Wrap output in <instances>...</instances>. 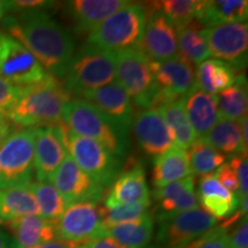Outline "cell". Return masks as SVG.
Returning <instances> with one entry per match:
<instances>
[{
	"mask_svg": "<svg viewBox=\"0 0 248 248\" xmlns=\"http://www.w3.org/2000/svg\"><path fill=\"white\" fill-rule=\"evenodd\" d=\"M2 18V28L20 42L49 75L63 78L75 44L69 32L45 9L14 12Z\"/></svg>",
	"mask_w": 248,
	"mask_h": 248,
	"instance_id": "6da1fadb",
	"label": "cell"
},
{
	"mask_svg": "<svg viewBox=\"0 0 248 248\" xmlns=\"http://www.w3.org/2000/svg\"><path fill=\"white\" fill-rule=\"evenodd\" d=\"M69 100L70 94L63 84L49 75L43 82L24 86L20 99L6 117L26 129L54 126L61 122L62 109Z\"/></svg>",
	"mask_w": 248,
	"mask_h": 248,
	"instance_id": "7a4b0ae2",
	"label": "cell"
},
{
	"mask_svg": "<svg viewBox=\"0 0 248 248\" xmlns=\"http://www.w3.org/2000/svg\"><path fill=\"white\" fill-rule=\"evenodd\" d=\"M61 121L74 133L99 142L115 157L124 154L125 133L90 102L83 99L69 100L62 109Z\"/></svg>",
	"mask_w": 248,
	"mask_h": 248,
	"instance_id": "3957f363",
	"label": "cell"
},
{
	"mask_svg": "<svg viewBox=\"0 0 248 248\" xmlns=\"http://www.w3.org/2000/svg\"><path fill=\"white\" fill-rule=\"evenodd\" d=\"M116 53L88 45L71 58L64 78L68 93L80 95L114 82Z\"/></svg>",
	"mask_w": 248,
	"mask_h": 248,
	"instance_id": "277c9868",
	"label": "cell"
},
{
	"mask_svg": "<svg viewBox=\"0 0 248 248\" xmlns=\"http://www.w3.org/2000/svg\"><path fill=\"white\" fill-rule=\"evenodd\" d=\"M54 126L71 159L93 182L101 187L114 183L120 172V161L114 155L99 142L74 133L62 121Z\"/></svg>",
	"mask_w": 248,
	"mask_h": 248,
	"instance_id": "5b68a950",
	"label": "cell"
},
{
	"mask_svg": "<svg viewBox=\"0 0 248 248\" xmlns=\"http://www.w3.org/2000/svg\"><path fill=\"white\" fill-rule=\"evenodd\" d=\"M146 18L145 6L131 2L93 30L88 36V45L114 53L138 47Z\"/></svg>",
	"mask_w": 248,
	"mask_h": 248,
	"instance_id": "8992f818",
	"label": "cell"
},
{
	"mask_svg": "<svg viewBox=\"0 0 248 248\" xmlns=\"http://www.w3.org/2000/svg\"><path fill=\"white\" fill-rule=\"evenodd\" d=\"M115 78L136 106L145 109L157 106L160 92L151 60L138 47L117 52Z\"/></svg>",
	"mask_w": 248,
	"mask_h": 248,
	"instance_id": "52a82bcc",
	"label": "cell"
},
{
	"mask_svg": "<svg viewBox=\"0 0 248 248\" xmlns=\"http://www.w3.org/2000/svg\"><path fill=\"white\" fill-rule=\"evenodd\" d=\"M36 129L14 131L0 147V190L29 185L33 175Z\"/></svg>",
	"mask_w": 248,
	"mask_h": 248,
	"instance_id": "ba28073f",
	"label": "cell"
},
{
	"mask_svg": "<svg viewBox=\"0 0 248 248\" xmlns=\"http://www.w3.org/2000/svg\"><path fill=\"white\" fill-rule=\"evenodd\" d=\"M49 74L24 46L0 29V77L18 86L43 82Z\"/></svg>",
	"mask_w": 248,
	"mask_h": 248,
	"instance_id": "9c48e42d",
	"label": "cell"
},
{
	"mask_svg": "<svg viewBox=\"0 0 248 248\" xmlns=\"http://www.w3.org/2000/svg\"><path fill=\"white\" fill-rule=\"evenodd\" d=\"M55 229L59 240L77 246L104 235L101 207L93 201L69 204L55 223Z\"/></svg>",
	"mask_w": 248,
	"mask_h": 248,
	"instance_id": "30bf717a",
	"label": "cell"
},
{
	"mask_svg": "<svg viewBox=\"0 0 248 248\" xmlns=\"http://www.w3.org/2000/svg\"><path fill=\"white\" fill-rule=\"evenodd\" d=\"M216 219L202 208L175 215L159 222L154 248H185L214 228Z\"/></svg>",
	"mask_w": 248,
	"mask_h": 248,
	"instance_id": "8fae6325",
	"label": "cell"
},
{
	"mask_svg": "<svg viewBox=\"0 0 248 248\" xmlns=\"http://www.w3.org/2000/svg\"><path fill=\"white\" fill-rule=\"evenodd\" d=\"M209 53L233 69H244L247 63L248 26L246 22L203 28Z\"/></svg>",
	"mask_w": 248,
	"mask_h": 248,
	"instance_id": "7c38bea8",
	"label": "cell"
},
{
	"mask_svg": "<svg viewBox=\"0 0 248 248\" xmlns=\"http://www.w3.org/2000/svg\"><path fill=\"white\" fill-rule=\"evenodd\" d=\"M147 18L138 48L151 61H166L178 57L176 29L152 4L146 9Z\"/></svg>",
	"mask_w": 248,
	"mask_h": 248,
	"instance_id": "4fadbf2b",
	"label": "cell"
},
{
	"mask_svg": "<svg viewBox=\"0 0 248 248\" xmlns=\"http://www.w3.org/2000/svg\"><path fill=\"white\" fill-rule=\"evenodd\" d=\"M51 184L63 198L67 207L83 201L98 202L104 191V187L93 182L68 153L52 177Z\"/></svg>",
	"mask_w": 248,
	"mask_h": 248,
	"instance_id": "5bb4252c",
	"label": "cell"
},
{
	"mask_svg": "<svg viewBox=\"0 0 248 248\" xmlns=\"http://www.w3.org/2000/svg\"><path fill=\"white\" fill-rule=\"evenodd\" d=\"M151 67L160 92L157 106L183 98L197 85L193 67L179 55L166 61H151Z\"/></svg>",
	"mask_w": 248,
	"mask_h": 248,
	"instance_id": "9a60e30c",
	"label": "cell"
},
{
	"mask_svg": "<svg viewBox=\"0 0 248 248\" xmlns=\"http://www.w3.org/2000/svg\"><path fill=\"white\" fill-rule=\"evenodd\" d=\"M83 100L90 102L117 126L123 133L128 132L133 119L132 101L117 82L83 93Z\"/></svg>",
	"mask_w": 248,
	"mask_h": 248,
	"instance_id": "2e32d148",
	"label": "cell"
},
{
	"mask_svg": "<svg viewBox=\"0 0 248 248\" xmlns=\"http://www.w3.org/2000/svg\"><path fill=\"white\" fill-rule=\"evenodd\" d=\"M132 128L139 146L145 153L160 156L175 146L170 130L157 108H147L132 119Z\"/></svg>",
	"mask_w": 248,
	"mask_h": 248,
	"instance_id": "e0dca14e",
	"label": "cell"
},
{
	"mask_svg": "<svg viewBox=\"0 0 248 248\" xmlns=\"http://www.w3.org/2000/svg\"><path fill=\"white\" fill-rule=\"evenodd\" d=\"M67 155L55 126L36 128L33 171L37 182L51 183V179Z\"/></svg>",
	"mask_w": 248,
	"mask_h": 248,
	"instance_id": "ac0fdd59",
	"label": "cell"
},
{
	"mask_svg": "<svg viewBox=\"0 0 248 248\" xmlns=\"http://www.w3.org/2000/svg\"><path fill=\"white\" fill-rule=\"evenodd\" d=\"M153 197L156 201L155 214L159 222L198 207L193 176H187L160 190H155Z\"/></svg>",
	"mask_w": 248,
	"mask_h": 248,
	"instance_id": "d6986e66",
	"label": "cell"
},
{
	"mask_svg": "<svg viewBox=\"0 0 248 248\" xmlns=\"http://www.w3.org/2000/svg\"><path fill=\"white\" fill-rule=\"evenodd\" d=\"M131 4L126 0H75L67 2L77 33H90L95 30L108 17Z\"/></svg>",
	"mask_w": 248,
	"mask_h": 248,
	"instance_id": "ffe728a7",
	"label": "cell"
},
{
	"mask_svg": "<svg viewBox=\"0 0 248 248\" xmlns=\"http://www.w3.org/2000/svg\"><path fill=\"white\" fill-rule=\"evenodd\" d=\"M151 203V192L144 169L136 166L116 178L105 199L104 207Z\"/></svg>",
	"mask_w": 248,
	"mask_h": 248,
	"instance_id": "44dd1931",
	"label": "cell"
},
{
	"mask_svg": "<svg viewBox=\"0 0 248 248\" xmlns=\"http://www.w3.org/2000/svg\"><path fill=\"white\" fill-rule=\"evenodd\" d=\"M203 210L213 218H230L238 212L240 200L238 194L232 193L219 184L214 173L201 176L197 193Z\"/></svg>",
	"mask_w": 248,
	"mask_h": 248,
	"instance_id": "7402d4cb",
	"label": "cell"
},
{
	"mask_svg": "<svg viewBox=\"0 0 248 248\" xmlns=\"http://www.w3.org/2000/svg\"><path fill=\"white\" fill-rule=\"evenodd\" d=\"M247 17V0H203L198 1L195 12V21L204 29L228 23L246 22Z\"/></svg>",
	"mask_w": 248,
	"mask_h": 248,
	"instance_id": "603a6c76",
	"label": "cell"
},
{
	"mask_svg": "<svg viewBox=\"0 0 248 248\" xmlns=\"http://www.w3.org/2000/svg\"><path fill=\"white\" fill-rule=\"evenodd\" d=\"M183 104L188 122L198 138L203 137L221 120L216 95L203 92L197 85L183 97Z\"/></svg>",
	"mask_w": 248,
	"mask_h": 248,
	"instance_id": "cb8c5ba5",
	"label": "cell"
},
{
	"mask_svg": "<svg viewBox=\"0 0 248 248\" xmlns=\"http://www.w3.org/2000/svg\"><path fill=\"white\" fill-rule=\"evenodd\" d=\"M11 231L14 248H36L58 239L55 223L40 216H28L6 223Z\"/></svg>",
	"mask_w": 248,
	"mask_h": 248,
	"instance_id": "d4e9b609",
	"label": "cell"
},
{
	"mask_svg": "<svg viewBox=\"0 0 248 248\" xmlns=\"http://www.w3.org/2000/svg\"><path fill=\"white\" fill-rule=\"evenodd\" d=\"M187 176H191V168L186 150L175 145L166 153L155 157L153 167V185L155 190H160Z\"/></svg>",
	"mask_w": 248,
	"mask_h": 248,
	"instance_id": "484cf974",
	"label": "cell"
},
{
	"mask_svg": "<svg viewBox=\"0 0 248 248\" xmlns=\"http://www.w3.org/2000/svg\"><path fill=\"white\" fill-rule=\"evenodd\" d=\"M28 216H39L38 204L29 185L0 190V223H9Z\"/></svg>",
	"mask_w": 248,
	"mask_h": 248,
	"instance_id": "4316f807",
	"label": "cell"
},
{
	"mask_svg": "<svg viewBox=\"0 0 248 248\" xmlns=\"http://www.w3.org/2000/svg\"><path fill=\"white\" fill-rule=\"evenodd\" d=\"M200 139L224 155L233 156L241 153L247 156V148L245 147L243 139V119L239 121L219 120Z\"/></svg>",
	"mask_w": 248,
	"mask_h": 248,
	"instance_id": "83f0119b",
	"label": "cell"
},
{
	"mask_svg": "<svg viewBox=\"0 0 248 248\" xmlns=\"http://www.w3.org/2000/svg\"><path fill=\"white\" fill-rule=\"evenodd\" d=\"M154 222L151 214L135 221L104 226V235L128 248H145L153 237Z\"/></svg>",
	"mask_w": 248,
	"mask_h": 248,
	"instance_id": "f1b7e54d",
	"label": "cell"
},
{
	"mask_svg": "<svg viewBox=\"0 0 248 248\" xmlns=\"http://www.w3.org/2000/svg\"><path fill=\"white\" fill-rule=\"evenodd\" d=\"M195 84L203 92L216 95L233 85L235 70L230 64L216 59H208L198 64Z\"/></svg>",
	"mask_w": 248,
	"mask_h": 248,
	"instance_id": "f546056e",
	"label": "cell"
},
{
	"mask_svg": "<svg viewBox=\"0 0 248 248\" xmlns=\"http://www.w3.org/2000/svg\"><path fill=\"white\" fill-rule=\"evenodd\" d=\"M157 110L168 125L175 145L183 150H187L198 137L185 114L183 98L164 101L159 105Z\"/></svg>",
	"mask_w": 248,
	"mask_h": 248,
	"instance_id": "4dcf8cb0",
	"label": "cell"
},
{
	"mask_svg": "<svg viewBox=\"0 0 248 248\" xmlns=\"http://www.w3.org/2000/svg\"><path fill=\"white\" fill-rule=\"evenodd\" d=\"M179 57L190 63L200 64L210 57L203 28L197 21L176 29Z\"/></svg>",
	"mask_w": 248,
	"mask_h": 248,
	"instance_id": "1f68e13d",
	"label": "cell"
},
{
	"mask_svg": "<svg viewBox=\"0 0 248 248\" xmlns=\"http://www.w3.org/2000/svg\"><path fill=\"white\" fill-rule=\"evenodd\" d=\"M216 98L217 110L221 120L239 121L247 117V80L243 74L235 77L233 85L216 95Z\"/></svg>",
	"mask_w": 248,
	"mask_h": 248,
	"instance_id": "d6a6232c",
	"label": "cell"
},
{
	"mask_svg": "<svg viewBox=\"0 0 248 248\" xmlns=\"http://www.w3.org/2000/svg\"><path fill=\"white\" fill-rule=\"evenodd\" d=\"M29 188L35 195L39 208V216L46 221L57 223L67 208L63 198L57 188L51 183L46 182L30 183Z\"/></svg>",
	"mask_w": 248,
	"mask_h": 248,
	"instance_id": "836d02e7",
	"label": "cell"
},
{
	"mask_svg": "<svg viewBox=\"0 0 248 248\" xmlns=\"http://www.w3.org/2000/svg\"><path fill=\"white\" fill-rule=\"evenodd\" d=\"M187 150L191 172L197 176L210 175L225 163V155L209 146L200 138H198Z\"/></svg>",
	"mask_w": 248,
	"mask_h": 248,
	"instance_id": "e575fe53",
	"label": "cell"
},
{
	"mask_svg": "<svg viewBox=\"0 0 248 248\" xmlns=\"http://www.w3.org/2000/svg\"><path fill=\"white\" fill-rule=\"evenodd\" d=\"M152 6L163 15L175 28H182L193 22L197 12V0H162L152 2Z\"/></svg>",
	"mask_w": 248,
	"mask_h": 248,
	"instance_id": "d590c367",
	"label": "cell"
},
{
	"mask_svg": "<svg viewBox=\"0 0 248 248\" xmlns=\"http://www.w3.org/2000/svg\"><path fill=\"white\" fill-rule=\"evenodd\" d=\"M151 203L126 204V206L101 207L102 225H114L135 221L150 214Z\"/></svg>",
	"mask_w": 248,
	"mask_h": 248,
	"instance_id": "8d00e7d4",
	"label": "cell"
},
{
	"mask_svg": "<svg viewBox=\"0 0 248 248\" xmlns=\"http://www.w3.org/2000/svg\"><path fill=\"white\" fill-rule=\"evenodd\" d=\"M185 248H230L229 228L214 226Z\"/></svg>",
	"mask_w": 248,
	"mask_h": 248,
	"instance_id": "74e56055",
	"label": "cell"
},
{
	"mask_svg": "<svg viewBox=\"0 0 248 248\" xmlns=\"http://www.w3.org/2000/svg\"><path fill=\"white\" fill-rule=\"evenodd\" d=\"M23 88L24 86L15 85L0 77V116H7L20 99Z\"/></svg>",
	"mask_w": 248,
	"mask_h": 248,
	"instance_id": "f35d334b",
	"label": "cell"
},
{
	"mask_svg": "<svg viewBox=\"0 0 248 248\" xmlns=\"http://www.w3.org/2000/svg\"><path fill=\"white\" fill-rule=\"evenodd\" d=\"M232 168L237 173L238 182H239V190H238V197L240 202L247 198L248 193V162L247 156L240 155V156H232L231 161H229Z\"/></svg>",
	"mask_w": 248,
	"mask_h": 248,
	"instance_id": "ab89813d",
	"label": "cell"
},
{
	"mask_svg": "<svg viewBox=\"0 0 248 248\" xmlns=\"http://www.w3.org/2000/svg\"><path fill=\"white\" fill-rule=\"evenodd\" d=\"M217 181L219 182L223 187H225L226 190H229L232 193L238 194V190H239V182H238L237 173H235L234 169L232 168V166L229 162L223 163L218 169L216 170V172L214 173Z\"/></svg>",
	"mask_w": 248,
	"mask_h": 248,
	"instance_id": "60d3db41",
	"label": "cell"
},
{
	"mask_svg": "<svg viewBox=\"0 0 248 248\" xmlns=\"http://www.w3.org/2000/svg\"><path fill=\"white\" fill-rule=\"evenodd\" d=\"M248 247V223L247 216L241 217L239 224L235 226L234 231L230 235V248Z\"/></svg>",
	"mask_w": 248,
	"mask_h": 248,
	"instance_id": "b9f144b4",
	"label": "cell"
},
{
	"mask_svg": "<svg viewBox=\"0 0 248 248\" xmlns=\"http://www.w3.org/2000/svg\"><path fill=\"white\" fill-rule=\"evenodd\" d=\"M51 6V1H44V0H16V1H11V12L44 9Z\"/></svg>",
	"mask_w": 248,
	"mask_h": 248,
	"instance_id": "7bdbcfd3",
	"label": "cell"
},
{
	"mask_svg": "<svg viewBox=\"0 0 248 248\" xmlns=\"http://www.w3.org/2000/svg\"><path fill=\"white\" fill-rule=\"evenodd\" d=\"M78 248H128L124 247L123 245H121L111 239L106 235H100V237L94 238V239L88 241L86 244H83L78 246Z\"/></svg>",
	"mask_w": 248,
	"mask_h": 248,
	"instance_id": "ee69618b",
	"label": "cell"
},
{
	"mask_svg": "<svg viewBox=\"0 0 248 248\" xmlns=\"http://www.w3.org/2000/svg\"><path fill=\"white\" fill-rule=\"evenodd\" d=\"M14 132L13 123L9 121L7 117L0 116V147L4 145L9 136Z\"/></svg>",
	"mask_w": 248,
	"mask_h": 248,
	"instance_id": "f6af8a7d",
	"label": "cell"
},
{
	"mask_svg": "<svg viewBox=\"0 0 248 248\" xmlns=\"http://www.w3.org/2000/svg\"><path fill=\"white\" fill-rule=\"evenodd\" d=\"M36 248H78L77 245H73L69 243H66V241H62L59 239L48 241V243L40 245V246Z\"/></svg>",
	"mask_w": 248,
	"mask_h": 248,
	"instance_id": "bcb514c9",
	"label": "cell"
},
{
	"mask_svg": "<svg viewBox=\"0 0 248 248\" xmlns=\"http://www.w3.org/2000/svg\"><path fill=\"white\" fill-rule=\"evenodd\" d=\"M0 248H14L13 239L9 234L0 229Z\"/></svg>",
	"mask_w": 248,
	"mask_h": 248,
	"instance_id": "7dc6e473",
	"label": "cell"
},
{
	"mask_svg": "<svg viewBox=\"0 0 248 248\" xmlns=\"http://www.w3.org/2000/svg\"><path fill=\"white\" fill-rule=\"evenodd\" d=\"M11 12V1L0 0V21H2L6 15Z\"/></svg>",
	"mask_w": 248,
	"mask_h": 248,
	"instance_id": "c3c4849f",
	"label": "cell"
}]
</instances>
